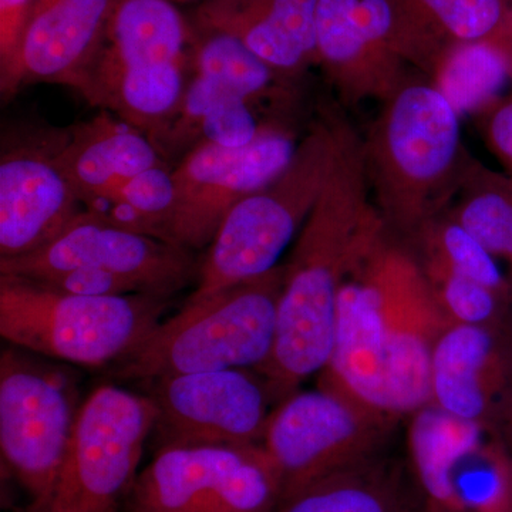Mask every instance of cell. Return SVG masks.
<instances>
[{
    "label": "cell",
    "mask_w": 512,
    "mask_h": 512,
    "mask_svg": "<svg viewBox=\"0 0 512 512\" xmlns=\"http://www.w3.org/2000/svg\"><path fill=\"white\" fill-rule=\"evenodd\" d=\"M367 181L362 148L340 128L326 183L285 264L274 352L256 370L279 402L328 366L340 288L380 242Z\"/></svg>",
    "instance_id": "cell-1"
},
{
    "label": "cell",
    "mask_w": 512,
    "mask_h": 512,
    "mask_svg": "<svg viewBox=\"0 0 512 512\" xmlns=\"http://www.w3.org/2000/svg\"><path fill=\"white\" fill-rule=\"evenodd\" d=\"M285 264L198 301L163 320L114 367L123 382L157 377L259 370L274 352Z\"/></svg>",
    "instance_id": "cell-2"
},
{
    "label": "cell",
    "mask_w": 512,
    "mask_h": 512,
    "mask_svg": "<svg viewBox=\"0 0 512 512\" xmlns=\"http://www.w3.org/2000/svg\"><path fill=\"white\" fill-rule=\"evenodd\" d=\"M168 306L160 296L74 295L0 274L2 338L67 365H117L163 322Z\"/></svg>",
    "instance_id": "cell-3"
},
{
    "label": "cell",
    "mask_w": 512,
    "mask_h": 512,
    "mask_svg": "<svg viewBox=\"0 0 512 512\" xmlns=\"http://www.w3.org/2000/svg\"><path fill=\"white\" fill-rule=\"evenodd\" d=\"M339 136L338 124H315L284 173L232 208L200 262L197 286L187 301L207 298L281 265L279 259L318 201Z\"/></svg>",
    "instance_id": "cell-4"
},
{
    "label": "cell",
    "mask_w": 512,
    "mask_h": 512,
    "mask_svg": "<svg viewBox=\"0 0 512 512\" xmlns=\"http://www.w3.org/2000/svg\"><path fill=\"white\" fill-rule=\"evenodd\" d=\"M460 119L436 84L400 83L387 97L363 156L393 220L419 221L453 181L463 156Z\"/></svg>",
    "instance_id": "cell-5"
},
{
    "label": "cell",
    "mask_w": 512,
    "mask_h": 512,
    "mask_svg": "<svg viewBox=\"0 0 512 512\" xmlns=\"http://www.w3.org/2000/svg\"><path fill=\"white\" fill-rule=\"evenodd\" d=\"M80 406L69 367L16 346L3 350L0 451L32 503H45L55 490Z\"/></svg>",
    "instance_id": "cell-6"
},
{
    "label": "cell",
    "mask_w": 512,
    "mask_h": 512,
    "mask_svg": "<svg viewBox=\"0 0 512 512\" xmlns=\"http://www.w3.org/2000/svg\"><path fill=\"white\" fill-rule=\"evenodd\" d=\"M157 410L146 393L116 384L94 389L80 406L49 512H107L117 508L138 474Z\"/></svg>",
    "instance_id": "cell-7"
},
{
    "label": "cell",
    "mask_w": 512,
    "mask_h": 512,
    "mask_svg": "<svg viewBox=\"0 0 512 512\" xmlns=\"http://www.w3.org/2000/svg\"><path fill=\"white\" fill-rule=\"evenodd\" d=\"M126 501L128 512H275L282 485L262 444L161 447Z\"/></svg>",
    "instance_id": "cell-8"
},
{
    "label": "cell",
    "mask_w": 512,
    "mask_h": 512,
    "mask_svg": "<svg viewBox=\"0 0 512 512\" xmlns=\"http://www.w3.org/2000/svg\"><path fill=\"white\" fill-rule=\"evenodd\" d=\"M382 420L323 382L281 400L269 416L262 446L281 480L282 501L315 481L360 466Z\"/></svg>",
    "instance_id": "cell-9"
},
{
    "label": "cell",
    "mask_w": 512,
    "mask_h": 512,
    "mask_svg": "<svg viewBox=\"0 0 512 512\" xmlns=\"http://www.w3.org/2000/svg\"><path fill=\"white\" fill-rule=\"evenodd\" d=\"M72 269L109 272L127 279L144 295L171 299L197 281L200 262L188 249L123 227L87 208L45 247L0 259V274L23 278Z\"/></svg>",
    "instance_id": "cell-10"
},
{
    "label": "cell",
    "mask_w": 512,
    "mask_h": 512,
    "mask_svg": "<svg viewBox=\"0 0 512 512\" xmlns=\"http://www.w3.org/2000/svg\"><path fill=\"white\" fill-rule=\"evenodd\" d=\"M298 146L282 126L242 148L197 144L174 168L177 204L164 241L188 251L210 247L232 208L284 173Z\"/></svg>",
    "instance_id": "cell-11"
},
{
    "label": "cell",
    "mask_w": 512,
    "mask_h": 512,
    "mask_svg": "<svg viewBox=\"0 0 512 512\" xmlns=\"http://www.w3.org/2000/svg\"><path fill=\"white\" fill-rule=\"evenodd\" d=\"M141 383L156 406L153 433L160 448L264 443L274 394L255 370L188 373Z\"/></svg>",
    "instance_id": "cell-12"
},
{
    "label": "cell",
    "mask_w": 512,
    "mask_h": 512,
    "mask_svg": "<svg viewBox=\"0 0 512 512\" xmlns=\"http://www.w3.org/2000/svg\"><path fill=\"white\" fill-rule=\"evenodd\" d=\"M382 308L390 410L416 413L431 403V359L451 320L433 286L406 255L383 247L365 261Z\"/></svg>",
    "instance_id": "cell-13"
},
{
    "label": "cell",
    "mask_w": 512,
    "mask_h": 512,
    "mask_svg": "<svg viewBox=\"0 0 512 512\" xmlns=\"http://www.w3.org/2000/svg\"><path fill=\"white\" fill-rule=\"evenodd\" d=\"M57 136L3 147L0 259L32 254L82 212L56 157Z\"/></svg>",
    "instance_id": "cell-14"
},
{
    "label": "cell",
    "mask_w": 512,
    "mask_h": 512,
    "mask_svg": "<svg viewBox=\"0 0 512 512\" xmlns=\"http://www.w3.org/2000/svg\"><path fill=\"white\" fill-rule=\"evenodd\" d=\"M117 0H36L18 56L0 77L3 101L29 84L77 93L106 40Z\"/></svg>",
    "instance_id": "cell-15"
},
{
    "label": "cell",
    "mask_w": 512,
    "mask_h": 512,
    "mask_svg": "<svg viewBox=\"0 0 512 512\" xmlns=\"http://www.w3.org/2000/svg\"><path fill=\"white\" fill-rule=\"evenodd\" d=\"M365 261L340 288L332 355L322 382L386 417L392 410L382 308Z\"/></svg>",
    "instance_id": "cell-16"
},
{
    "label": "cell",
    "mask_w": 512,
    "mask_h": 512,
    "mask_svg": "<svg viewBox=\"0 0 512 512\" xmlns=\"http://www.w3.org/2000/svg\"><path fill=\"white\" fill-rule=\"evenodd\" d=\"M319 0H205L191 23L238 37L276 72L299 76L318 62Z\"/></svg>",
    "instance_id": "cell-17"
},
{
    "label": "cell",
    "mask_w": 512,
    "mask_h": 512,
    "mask_svg": "<svg viewBox=\"0 0 512 512\" xmlns=\"http://www.w3.org/2000/svg\"><path fill=\"white\" fill-rule=\"evenodd\" d=\"M56 157L87 210L100 207L134 175L164 161L143 131L104 110L57 136Z\"/></svg>",
    "instance_id": "cell-18"
},
{
    "label": "cell",
    "mask_w": 512,
    "mask_h": 512,
    "mask_svg": "<svg viewBox=\"0 0 512 512\" xmlns=\"http://www.w3.org/2000/svg\"><path fill=\"white\" fill-rule=\"evenodd\" d=\"M190 62L119 64L96 59L80 94L156 141L180 106Z\"/></svg>",
    "instance_id": "cell-19"
},
{
    "label": "cell",
    "mask_w": 512,
    "mask_h": 512,
    "mask_svg": "<svg viewBox=\"0 0 512 512\" xmlns=\"http://www.w3.org/2000/svg\"><path fill=\"white\" fill-rule=\"evenodd\" d=\"M316 53L346 99L389 97L399 82L400 59L370 37L356 15L355 0H319Z\"/></svg>",
    "instance_id": "cell-20"
},
{
    "label": "cell",
    "mask_w": 512,
    "mask_h": 512,
    "mask_svg": "<svg viewBox=\"0 0 512 512\" xmlns=\"http://www.w3.org/2000/svg\"><path fill=\"white\" fill-rule=\"evenodd\" d=\"M191 23L170 0H117L96 59L119 64L190 62Z\"/></svg>",
    "instance_id": "cell-21"
},
{
    "label": "cell",
    "mask_w": 512,
    "mask_h": 512,
    "mask_svg": "<svg viewBox=\"0 0 512 512\" xmlns=\"http://www.w3.org/2000/svg\"><path fill=\"white\" fill-rule=\"evenodd\" d=\"M483 427L450 416L433 403L414 413L410 450L429 512H458L454 471L464 454L483 440Z\"/></svg>",
    "instance_id": "cell-22"
},
{
    "label": "cell",
    "mask_w": 512,
    "mask_h": 512,
    "mask_svg": "<svg viewBox=\"0 0 512 512\" xmlns=\"http://www.w3.org/2000/svg\"><path fill=\"white\" fill-rule=\"evenodd\" d=\"M191 23V22H190ZM190 66L232 96L261 104L291 100L292 79L276 72L238 37L191 23Z\"/></svg>",
    "instance_id": "cell-23"
},
{
    "label": "cell",
    "mask_w": 512,
    "mask_h": 512,
    "mask_svg": "<svg viewBox=\"0 0 512 512\" xmlns=\"http://www.w3.org/2000/svg\"><path fill=\"white\" fill-rule=\"evenodd\" d=\"M437 89L461 117L483 109L504 89L510 66L491 40L451 47L436 67Z\"/></svg>",
    "instance_id": "cell-24"
},
{
    "label": "cell",
    "mask_w": 512,
    "mask_h": 512,
    "mask_svg": "<svg viewBox=\"0 0 512 512\" xmlns=\"http://www.w3.org/2000/svg\"><path fill=\"white\" fill-rule=\"evenodd\" d=\"M360 466L302 488L282 501L275 512H407L386 478Z\"/></svg>",
    "instance_id": "cell-25"
},
{
    "label": "cell",
    "mask_w": 512,
    "mask_h": 512,
    "mask_svg": "<svg viewBox=\"0 0 512 512\" xmlns=\"http://www.w3.org/2000/svg\"><path fill=\"white\" fill-rule=\"evenodd\" d=\"M175 204L177 185L174 170H170L163 161L121 185L101 204L107 205L109 210L99 212L123 227L164 241L165 228Z\"/></svg>",
    "instance_id": "cell-26"
},
{
    "label": "cell",
    "mask_w": 512,
    "mask_h": 512,
    "mask_svg": "<svg viewBox=\"0 0 512 512\" xmlns=\"http://www.w3.org/2000/svg\"><path fill=\"white\" fill-rule=\"evenodd\" d=\"M458 512H512V454L481 440L458 461L453 477Z\"/></svg>",
    "instance_id": "cell-27"
},
{
    "label": "cell",
    "mask_w": 512,
    "mask_h": 512,
    "mask_svg": "<svg viewBox=\"0 0 512 512\" xmlns=\"http://www.w3.org/2000/svg\"><path fill=\"white\" fill-rule=\"evenodd\" d=\"M433 286L441 308L453 323L510 326L508 299L451 268L439 256L433 258Z\"/></svg>",
    "instance_id": "cell-28"
},
{
    "label": "cell",
    "mask_w": 512,
    "mask_h": 512,
    "mask_svg": "<svg viewBox=\"0 0 512 512\" xmlns=\"http://www.w3.org/2000/svg\"><path fill=\"white\" fill-rule=\"evenodd\" d=\"M451 47L491 40L503 25L504 0H412Z\"/></svg>",
    "instance_id": "cell-29"
},
{
    "label": "cell",
    "mask_w": 512,
    "mask_h": 512,
    "mask_svg": "<svg viewBox=\"0 0 512 512\" xmlns=\"http://www.w3.org/2000/svg\"><path fill=\"white\" fill-rule=\"evenodd\" d=\"M227 92L214 80L194 74L177 111L161 136L154 141L161 158L187 154L200 143L204 121Z\"/></svg>",
    "instance_id": "cell-30"
},
{
    "label": "cell",
    "mask_w": 512,
    "mask_h": 512,
    "mask_svg": "<svg viewBox=\"0 0 512 512\" xmlns=\"http://www.w3.org/2000/svg\"><path fill=\"white\" fill-rule=\"evenodd\" d=\"M439 256L451 268L461 272L508 299L507 279L497 264L495 255L457 220L448 222L440 231Z\"/></svg>",
    "instance_id": "cell-31"
},
{
    "label": "cell",
    "mask_w": 512,
    "mask_h": 512,
    "mask_svg": "<svg viewBox=\"0 0 512 512\" xmlns=\"http://www.w3.org/2000/svg\"><path fill=\"white\" fill-rule=\"evenodd\" d=\"M491 254L512 259V200L480 192L461 205L456 218Z\"/></svg>",
    "instance_id": "cell-32"
},
{
    "label": "cell",
    "mask_w": 512,
    "mask_h": 512,
    "mask_svg": "<svg viewBox=\"0 0 512 512\" xmlns=\"http://www.w3.org/2000/svg\"><path fill=\"white\" fill-rule=\"evenodd\" d=\"M274 126L281 124L262 123L259 119L258 104L227 94L205 119L200 143L242 148L254 143L266 128Z\"/></svg>",
    "instance_id": "cell-33"
},
{
    "label": "cell",
    "mask_w": 512,
    "mask_h": 512,
    "mask_svg": "<svg viewBox=\"0 0 512 512\" xmlns=\"http://www.w3.org/2000/svg\"><path fill=\"white\" fill-rule=\"evenodd\" d=\"M36 0H0V77L18 56Z\"/></svg>",
    "instance_id": "cell-34"
},
{
    "label": "cell",
    "mask_w": 512,
    "mask_h": 512,
    "mask_svg": "<svg viewBox=\"0 0 512 512\" xmlns=\"http://www.w3.org/2000/svg\"><path fill=\"white\" fill-rule=\"evenodd\" d=\"M490 134L497 150L512 160V101L495 111Z\"/></svg>",
    "instance_id": "cell-35"
},
{
    "label": "cell",
    "mask_w": 512,
    "mask_h": 512,
    "mask_svg": "<svg viewBox=\"0 0 512 512\" xmlns=\"http://www.w3.org/2000/svg\"><path fill=\"white\" fill-rule=\"evenodd\" d=\"M505 424H507V427H505V431H507V447L512 454V414L505 420Z\"/></svg>",
    "instance_id": "cell-36"
},
{
    "label": "cell",
    "mask_w": 512,
    "mask_h": 512,
    "mask_svg": "<svg viewBox=\"0 0 512 512\" xmlns=\"http://www.w3.org/2000/svg\"><path fill=\"white\" fill-rule=\"evenodd\" d=\"M25 512H49L45 504L42 503H32L30 507Z\"/></svg>",
    "instance_id": "cell-37"
},
{
    "label": "cell",
    "mask_w": 512,
    "mask_h": 512,
    "mask_svg": "<svg viewBox=\"0 0 512 512\" xmlns=\"http://www.w3.org/2000/svg\"><path fill=\"white\" fill-rule=\"evenodd\" d=\"M107 512H119V510H117V508H114V510L107 511Z\"/></svg>",
    "instance_id": "cell-38"
}]
</instances>
